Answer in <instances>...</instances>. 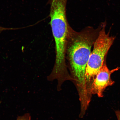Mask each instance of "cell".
I'll return each instance as SVG.
<instances>
[{
	"mask_svg": "<svg viewBox=\"0 0 120 120\" xmlns=\"http://www.w3.org/2000/svg\"><path fill=\"white\" fill-rule=\"evenodd\" d=\"M104 22L97 28L86 27L79 31L71 26L68 35L66 60L68 68L79 96L80 107L88 108L92 95L87 89L85 73L92 47L98 37Z\"/></svg>",
	"mask_w": 120,
	"mask_h": 120,
	"instance_id": "1",
	"label": "cell"
},
{
	"mask_svg": "<svg viewBox=\"0 0 120 120\" xmlns=\"http://www.w3.org/2000/svg\"><path fill=\"white\" fill-rule=\"evenodd\" d=\"M106 21L104 22L102 28L94 45L87 64L85 73V81L87 89L89 93L91 92V86L95 76L102 66L106 59L109 51L115 39L114 36H110V31L106 34Z\"/></svg>",
	"mask_w": 120,
	"mask_h": 120,
	"instance_id": "2",
	"label": "cell"
},
{
	"mask_svg": "<svg viewBox=\"0 0 120 120\" xmlns=\"http://www.w3.org/2000/svg\"><path fill=\"white\" fill-rule=\"evenodd\" d=\"M68 0H49L50 5V24L53 37L67 36L71 26L68 21L66 6Z\"/></svg>",
	"mask_w": 120,
	"mask_h": 120,
	"instance_id": "3",
	"label": "cell"
},
{
	"mask_svg": "<svg viewBox=\"0 0 120 120\" xmlns=\"http://www.w3.org/2000/svg\"><path fill=\"white\" fill-rule=\"evenodd\" d=\"M106 60L97 73L91 86L92 94H97L99 97H103V92L107 87L112 86L114 83V81L111 78V75L120 69V67L109 70L106 65Z\"/></svg>",
	"mask_w": 120,
	"mask_h": 120,
	"instance_id": "4",
	"label": "cell"
},
{
	"mask_svg": "<svg viewBox=\"0 0 120 120\" xmlns=\"http://www.w3.org/2000/svg\"><path fill=\"white\" fill-rule=\"evenodd\" d=\"M16 120H31L30 115L29 113H26L23 116L19 117Z\"/></svg>",
	"mask_w": 120,
	"mask_h": 120,
	"instance_id": "5",
	"label": "cell"
},
{
	"mask_svg": "<svg viewBox=\"0 0 120 120\" xmlns=\"http://www.w3.org/2000/svg\"><path fill=\"white\" fill-rule=\"evenodd\" d=\"M116 114L118 120H120V112L119 111L116 112Z\"/></svg>",
	"mask_w": 120,
	"mask_h": 120,
	"instance_id": "6",
	"label": "cell"
},
{
	"mask_svg": "<svg viewBox=\"0 0 120 120\" xmlns=\"http://www.w3.org/2000/svg\"><path fill=\"white\" fill-rule=\"evenodd\" d=\"M6 30V28L0 26V32H1V31H3Z\"/></svg>",
	"mask_w": 120,
	"mask_h": 120,
	"instance_id": "7",
	"label": "cell"
}]
</instances>
